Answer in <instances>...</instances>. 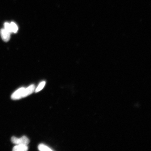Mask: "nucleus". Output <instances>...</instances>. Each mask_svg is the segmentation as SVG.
Masks as SVG:
<instances>
[{
  "instance_id": "obj_1",
  "label": "nucleus",
  "mask_w": 151,
  "mask_h": 151,
  "mask_svg": "<svg viewBox=\"0 0 151 151\" xmlns=\"http://www.w3.org/2000/svg\"><path fill=\"white\" fill-rule=\"evenodd\" d=\"M11 140L13 143L17 145H27L30 142L29 139L25 136H23L20 138L13 137L11 138Z\"/></svg>"
},
{
  "instance_id": "obj_5",
  "label": "nucleus",
  "mask_w": 151,
  "mask_h": 151,
  "mask_svg": "<svg viewBox=\"0 0 151 151\" xmlns=\"http://www.w3.org/2000/svg\"><path fill=\"white\" fill-rule=\"evenodd\" d=\"M28 150L27 145H17L14 146L13 149L14 151H27Z\"/></svg>"
},
{
  "instance_id": "obj_2",
  "label": "nucleus",
  "mask_w": 151,
  "mask_h": 151,
  "mask_svg": "<svg viewBox=\"0 0 151 151\" xmlns=\"http://www.w3.org/2000/svg\"><path fill=\"white\" fill-rule=\"evenodd\" d=\"M25 88H21L15 91L11 95V99L13 100H18L23 98L24 92Z\"/></svg>"
},
{
  "instance_id": "obj_6",
  "label": "nucleus",
  "mask_w": 151,
  "mask_h": 151,
  "mask_svg": "<svg viewBox=\"0 0 151 151\" xmlns=\"http://www.w3.org/2000/svg\"><path fill=\"white\" fill-rule=\"evenodd\" d=\"M11 33H16L18 32V27L17 24L14 22H12L10 23Z\"/></svg>"
},
{
  "instance_id": "obj_7",
  "label": "nucleus",
  "mask_w": 151,
  "mask_h": 151,
  "mask_svg": "<svg viewBox=\"0 0 151 151\" xmlns=\"http://www.w3.org/2000/svg\"><path fill=\"white\" fill-rule=\"evenodd\" d=\"M39 150L41 151H52V150L50 147L43 144H40L38 147Z\"/></svg>"
},
{
  "instance_id": "obj_9",
  "label": "nucleus",
  "mask_w": 151,
  "mask_h": 151,
  "mask_svg": "<svg viewBox=\"0 0 151 151\" xmlns=\"http://www.w3.org/2000/svg\"><path fill=\"white\" fill-rule=\"evenodd\" d=\"M4 29L7 30L9 32V33H11V30H10V23H8V22H5L4 24Z\"/></svg>"
},
{
  "instance_id": "obj_8",
  "label": "nucleus",
  "mask_w": 151,
  "mask_h": 151,
  "mask_svg": "<svg viewBox=\"0 0 151 151\" xmlns=\"http://www.w3.org/2000/svg\"><path fill=\"white\" fill-rule=\"evenodd\" d=\"M45 84H46V82L45 81H43V82H41L37 87L36 89L35 90V92H38L40 91L44 87Z\"/></svg>"
},
{
  "instance_id": "obj_4",
  "label": "nucleus",
  "mask_w": 151,
  "mask_h": 151,
  "mask_svg": "<svg viewBox=\"0 0 151 151\" xmlns=\"http://www.w3.org/2000/svg\"><path fill=\"white\" fill-rule=\"evenodd\" d=\"M35 90V86L34 84H32L27 88H24V92L23 98L27 97L32 93Z\"/></svg>"
},
{
  "instance_id": "obj_3",
  "label": "nucleus",
  "mask_w": 151,
  "mask_h": 151,
  "mask_svg": "<svg viewBox=\"0 0 151 151\" xmlns=\"http://www.w3.org/2000/svg\"><path fill=\"white\" fill-rule=\"evenodd\" d=\"M10 34L9 32L7 30L3 28L1 31V35L3 40L6 42L8 41L10 39Z\"/></svg>"
}]
</instances>
